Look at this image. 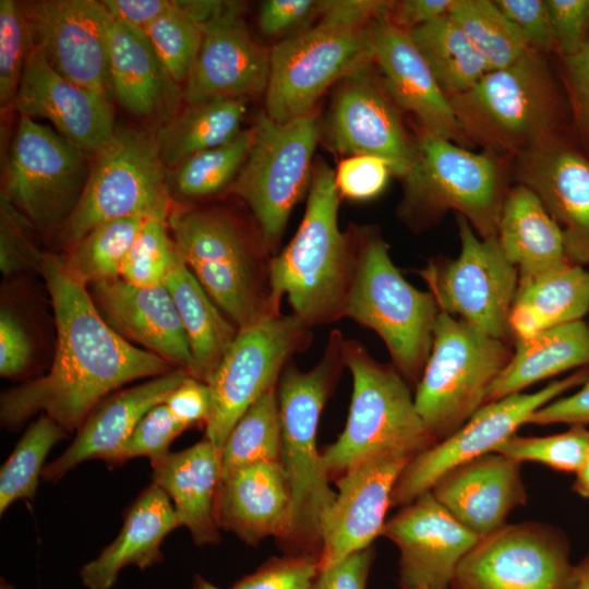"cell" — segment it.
<instances>
[{
	"label": "cell",
	"instance_id": "57",
	"mask_svg": "<svg viewBox=\"0 0 589 589\" xmlns=\"http://www.w3.org/2000/svg\"><path fill=\"white\" fill-rule=\"evenodd\" d=\"M528 423L589 425V378L575 393L558 397L539 408L529 418Z\"/></svg>",
	"mask_w": 589,
	"mask_h": 589
},
{
	"label": "cell",
	"instance_id": "27",
	"mask_svg": "<svg viewBox=\"0 0 589 589\" xmlns=\"http://www.w3.org/2000/svg\"><path fill=\"white\" fill-rule=\"evenodd\" d=\"M92 287L94 302L116 332L193 376L190 347L165 285L144 287L117 278Z\"/></svg>",
	"mask_w": 589,
	"mask_h": 589
},
{
	"label": "cell",
	"instance_id": "62",
	"mask_svg": "<svg viewBox=\"0 0 589 589\" xmlns=\"http://www.w3.org/2000/svg\"><path fill=\"white\" fill-rule=\"evenodd\" d=\"M575 589H589V552L576 565Z\"/></svg>",
	"mask_w": 589,
	"mask_h": 589
},
{
	"label": "cell",
	"instance_id": "40",
	"mask_svg": "<svg viewBox=\"0 0 589 589\" xmlns=\"http://www.w3.org/2000/svg\"><path fill=\"white\" fill-rule=\"evenodd\" d=\"M221 479L259 462L280 461L281 424L276 386L262 395L238 420L220 454Z\"/></svg>",
	"mask_w": 589,
	"mask_h": 589
},
{
	"label": "cell",
	"instance_id": "48",
	"mask_svg": "<svg viewBox=\"0 0 589 589\" xmlns=\"http://www.w3.org/2000/svg\"><path fill=\"white\" fill-rule=\"evenodd\" d=\"M320 570L313 554L274 556L230 589H311Z\"/></svg>",
	"mask_w": 589,
	"mask_h": 589
},
{
	"label": "cell",
	"instance_id": "38",
	"mask_svg": "<svg viewBox=\"0 0 589 589\" xmlns=\"http://www.w3.org/2000/svg\"><path fill=\"white\" fill-rule=\"evenodd\" d=\"M409 35L448 98L466 92L491 71L448 14L412 29Z\"/></svg>",
	"mask_w": 589,
	"mask_h": 589
},
{
	"label": "cell",
	"instance_id": "37",
	"mask_svg": "<svg viewBox=\"0 0 589 589\" xmlns=\"http://www.w3.org/2000/svg\"><path fill=\"white\" fill-rule=\"evenodd\" d=\"M243 98H214L185 104L154 133L166 168H176L199 153L225 145L243 131Z\"/></svg>",
	"mask_w": 589,
	"mask_h": 589
},
{
	"label": "cell",
	"instance_id": "16",
	"mask_svg": "<svg viewBox=\"0 0 589 589\" xmlns=\"http://www.w3.org/2000/svg\"><path fill=\"white\" fill-rule=\"evenodd\" d=\"M452 589H575L569 543L540 522L505 525L481 538L460 562Z\"/></svg>",
	"mask_w": 589,
	"mask_h": 589
},
{
	"label": "cell",
	"instance_id": "13",
	"mask_svg": "<svg viewBox=\"0 0 589 589\" xmlns=\"http://www.w3.org/2000/svg\"><path fill=\"white\" fill-rule=\"evenodd\" d=\"M309 326L293 314L269 313L238 329L207 381L212 406L206 438L220 452L242 414L277 381L311 340Z\"/></svg>",
	"mask_w": 589,
	"mask_h": 589
},
{
	"label": "cell",
	"instance_id": "47",
	"mask_svg": "<svg viewBox=\"0 0 589 589\" xmlns=\"http://www.w3.org/2000/svg\"><path fill=\"white\" fill-rule=\"evenodd\" d=\"M33 46L23 4L0 1V104L12 105L27 55Z\"/></svg>",
	"mask_w": 589,
	"mask_h": 589
},
{
	"label": "cell",
	"instance_id": "21",
	"mask_svg": "<svg viewBox=\"0 0 589 589\" xmlns=\"http://www.w3.org/2000/svg\"><path fill=\"white\" fill-rule=\"evenodd\" d=\"M243 7L239 1H223L215 16L201 26L200 51L182 88L185 104L221 97L247 99L266 92L271 49L248 29Z\"/></svg>",
	"mask_w": 589,
	"mask_h": 589
},
{
	"label": "cell",
	"instance_id": "17",
	"mask_svg": "<svg viewBox=\"0 0 589 589\" xmlns=\"http://www.w3.org/2000/svg\"><path fill=\"white\" fill-rule=\"evenodd\" d=\"M589 370H579L533 393H517L483 405L447 437L417 454L402 470L392 494L390 506H405L430 491L447 471L466 461L495 452L528 423L539 408L565 392L582 385Z\"/></svg>",
	"mask_w": 589,
	"mask_h": 589
},
{
	"label": "cell",
	"instance_id": "19",
	"mask_svg": "<svg viewBox=\"0 0 589 589\" xmlns=\"http://www.w3.org/2000/svg\"><path fill=\"white\" fill-rule=\"evenodd\" d=\"M33 44L67 80L108 98L111 15L103 1L39 0L23 4Z\"/></svg>",
	"mask_w": 589,
	"mask_h": 589
},
{
	"label": "cell",
	"instance_id": "41",
	"mask_svg": "<svg viewBox=\"0 0 589 589\" xmlns=\"http://www.w3.org/2000/svg\"><path fill=\"white\" fill-rule=\"evenodd\" d=\"M491 71L510 65L530 48L507 16L491 0H454L448 13Z\"/></svg>",
	"mask_w": 589,
	"mask_h": 589
},
{
	"label": "cell",
	"instance_id": "9",
	"mask_svg": "<svg viewBox=\"0 0 589 589\" xmlns=\"http://www.w3.org/2000/svg\"><path fill=\"white\" fill-rule=\"evenodd\" d=\"M342 358L352 376V395L344 431L322 454L329 477L377 454L417 455L436 443L395 366L377 362L354 340L344 339Z\"/></svg>",
	"mask_w": 589,
	"mask_h": 589
},
{
	"label": "cell",
	"instance_id": "36",
	"mask_svg": "<svg viewBox=\"0 0 589 589\" xmlns=\"http://www.w3.org/2000/svg\"><path fill=\"white\" fill-rule=\"evenodd\" d=\"M179 314L194 363L193 377L207 383L232 344L238 327L180 259L165 279Z\"/></svg>",
	"mask_w": 589,
	"mask_h": 589
},
{
	"label": "cell",
	"instance_id": "35",
	"mask_svg": "<svg viewBox=\"0 0 589 589\" xmlns=\"http://www.w3.org/2000/svg\"><path fill=\"white\" fill-rule=\"evenodd\" d=\"M587 365L589 325L582 320L516 339L515 350L493 383L488 402L522 393L539 381Z\"/></svg>",
	"mask_w": 589,
	"mask_h": 589
},
{
	"label": "cell",
	"instance_id": "59",
	"mask_svg": "<svg viewBox=\"0 0 589 589\" xmlns=\"http://www.w3.org/2000/svg\"><path fill=\"white\" fill-rule=\"evenodd\" d=\"M454 0L389 1L385 19L394 26L409 33L448 13Z\"/></svg>",
	"mask_w": 589,
	"mask_h": 589
},
{
	"label": "cell",
	"instance_id": "10",
	"mask_svg": "<svg viewBox=\"0 0 589 589\" xmlns=\"http://www.w3.org/2000/svg\"><path fill=\"white\" fill-rule=\"evenodd\" d=\"M510 357L506 341L440 311L413 397L435 442L454 433L488 402L489 392Z\"/></svg>",
	"mask_w": 589,
	"mask_h": 589
},
{
	"label": "cell",
	"instance_id": "3",
	"mask_svg": "<svg viewBox=\"0 0 589 589\" xmlns=\"http://www.w3.org/2000/svg\"><path fill=\"white\" fill-rule=\"evenodd\" d=\"M335 171L324 161L313 167L306 208L288 245L268 263L271 305L279 312L284 296L292 314L309 327L344 317L356 262V236L338 224Z\"/></svg>",
	"mask_w": 589,
	"mask_h": 589
},
{
	"label": "cell",
	"instance_id": "7",
	"mask_svg": "<svg viewBox=\"0 0 589 589\" xmlns=\"http://www.w3.org/2000/svg\"><path fill=\"white\" fill-rule=\"evenodd\" d=\"M168 226L180 259L206 293L239 328L278 313L271 305L268 251H261L240 224L216 208H175Z\"/></svg>",
	"mask_w": 589,
	"mask_h": 589
},
{
	"label": "cell",
	"instance_id": "24",
	"mask_svg": "<svg viewBox=\"0 0 589 589\" xmlns=\"http://www.w3.org/2000/svg\"><path fill=\"white\" fill-rule=\"evenodd\" d=\"M514 160L517 183L533 191L560 226L568 262L589 265V159L557 135Z\"/></svg>",
	"mask_w": 589,
	"mask_h": 589
},
{
	"label": "cell",
	"instance_id": "53",
	"mask_svg": "<svg viewBox=\"0 0 589 589\" xmlns=\"http://www.w3.org/2000/svg\"><path fill=\"white\" fill-rule=\"evenodd\" d=\"M327 0H266L259 11V25L266 36L290 35L309 26L324 11Z\"/></svg>",
	"mask_w": 589,
	"mask_h": 589
},
{
	"label": "cell",
	"instance_id": "44",
	"mask_svg": "<svg viewBox=\"0 0 589 589\" xmlns=\"http://www.w3.org/2000/svg\"><path fill=\"white\" fill-rule=\"evenodd\" d=\"M168 216L169 213H157L145 218L123 261L120 278L136 286L164 285L180 260Z\"/></svg>",
	"mask_w": 589,
	"mask_h": 589
},
{
	"label": "cell",
	"instance_id": "51",
	"mask_svg": "<svg viewBox=\"0 0 589 589\" xmlns=\"http://www.w3.org/2000/svg\"><path fill=\"white\" fill-rule=\"evenodd\" d=\"M518 29L530 49L556 51L546 0H494Z\"/></svg>",
	"mask_w": 589,
	"mask_h": 589
},
{
	"label": "cell",
	"instance_id": "12",
	"mask_svg": "<svg viewBox=\"0 0 589 589\" xmlns=\"http://www.w3.org/2000/svg\"><path fill=\"white\" fill-rule=\"evenodd\" d=\"M254 140L231 190L252 211L268 250L281 238L297 203L309 192L320 123L313 110L287 122L262 111Z\"/></svg>",
	"mask_w": 589,
	"mask_h": 589
},
{
	"label": "cell",
	"instance_id": "6",
	"mask_svg": "<svg viewBox=\"0 0 589 589\" xmlns=\"http://www.w3.org/2000/svg\"><path fill=\"white\" fill-rule=\"evenodd\" d=\"M356 262L344 317L374 330L406 381H419L429 358L440 308L430 291L413 287L372 227L356 233Z\"/></svg>",
	"mask_w": 589,
	"mask_h": 589
},
{
	"label": "cell",
	"instance_id": "49",
	"mask_svg": "<svg viewBox=\"0 0 589 589\" xmlns=\"http://www.w3.org/2000/svg\"><path fill=\"white\" fill-rule=\"evenodd\" d=\"M187 428L169 411L165 402L153 407L137 423L127 441L120 456V462L146 456L152 467L168 457L172 441Z\"/></svg>",
	"mask_w": 589,
	"mask_h": 589
},
{
	"label": "cell",
	"instance_id": "46",
	"mask_svg": "<svg viewBox=\"0 0 589 589\" xmlns=\"http://www.w3.org/2000/svg\"><path fill=\"white\" fill-rule=\"evenodd\" d=\"M495 452L520 464L539 462L556 471L576 473L589 453V430L584 425H570L567 431L553 435H514Z\"/></svg>",
	"mask_w": 589,
	"mask_h": 589
},
{
	"label": "cell",
	"instance_id": "45",
	"mask_svg": "<svg viewBox=\"0 0 589 589\" xmlns=\"http://www.w3.org/2000/svg\"><path fill=\"white\" fill-rule=\"evenodd\" d=\"M145 34L168 75L176 83L184 84L202 44L201 26L172 0L168 10L147 25Z\"/></svg>",
	"mask_w": 589,
	"mask_h": 589
},
{
	"label": "cell",
	"instance_id": "11",
	"mask_svg": "<svg viewBox=\"0 0 589 589\" xmlns=\"http://www.w3.org/2000/svg\"><path fill=\"white\" fill-rule=\"evenodd\" d=\"M93 161L81 197L61 228L60 241L68 250L103 223L170 213L169 179L155 134L117 127Z\"/></svg>",
	"mask_w": 589,
	"mask_h": 589
},
{
	"label": "cell",
	"instance_id": "15",
	"mask_svg": "<svg viewBox=\"0 0 589 589\" xmlns=\"http://www.w3.org/2000/svg\"><path fill=\"white\" fill-rule=\"evenodd\" d=\"M89 159L51 128L20 116L1 195L28 223L49 226L64 221L81 197Z\"/></svg>",
	"mask_w": 589,
	"mask_h": 589
},
{
	"label": "cell",
	"instance_id": "31",
	"mask_svg": "<svg viewBox=\"0 0 589 589\" xmlns=\"http://www.w3.org/2000/svg\"><path fill=\"white\" fill-rule=\"evenodd\" d=\"M178 526L169 496L152 483L128 507L116 540L97 558L82 567L83 585L88 589H111L123 567L135 565L144 569L161 562L160 545Z\"/></svg>",
	"mask_w": 589,
	"mask_h": 589
},
{
	"label": "cell",
	"instance_id": "18",
	"mask_svg": "<svg viewBox=\"0 0 589 589\" xmlns=\"http://www.w3.org/2000/svg\"><path fill=\"white\" fill-rule=\"evenodd\" d=\"M398 109L371 65L359 70L340 81L334 95L322 133L325 144L339 154L382 158L402 179L414 161L417 144Z\"/></svg>",
	"mask_w": 589,
	"mask_h": 589
},
{
	"label": "cell",
	"instance_id": "28",
	"mask_svg": "<svg viewBox=\"0 0 589 589\" xmlns=\"http://www.w3.org/2000/svg\"><path fill=\"white\" fill-rule=\"evenodd\" d=\"M187 376L182 369L172 370L104 398L81 424L73 443L44 467L43 478L56 482L89 459L119 464L121 452L141 419L153 407L165 402Z\"/></svg>",
	"mask_w": 589,
	"mask_h": 589
},
{
	"label": "cell",
	"instance_id": "14",
	"mask_svg": "<svg viewBox=\"0 0 589 589\" xmlns=\"http://www.w3.org/2000/svg\"><path fill=\"white\" fill-rule=\"evenodd\" d=\"M457 257L431 263L420 274L441 311L506 341L512 336L508 317L518 289V269L497 237L481 238L461 215H457Z\"/></svg>",
	"mask_w": 589,
	"mask_h": 589
},
{
	"label": "cell",
	"instance_id": "22",
	"mask_svg": "<svg viewBox=\"0 0 589 589\" xmlns=\"http://www.w3.org/2000/svg\"><path fill=\"white\" fill-rule=\"evenodd\" d=\"M382 534L398 548L401 589H448L460 562L481 539L431 491L402 506Z\"/></svg>",
	"mask_w": 589,
	"mask_h": 589
},
{
	"label": "cell",
	"instance_id": "39",
	"mask_svg": "<svg viewBox=\"0 0 589 589\" xmlns=\"http://www.w3.org/2000/svg\"><path fill=\"white\" fill-rule=\"evenodd\" d=\"M146 217L130 216L94 227L61 255L65 271L85 286L120 278L123 261Z\"/></svg>",
	"mask_w": 589,
	"mask_h": 589
},
{
	"label": "cell",
	"instance_id": "64",
	"mask_svg": "<svg viewBox=\"0 0 589 589\" xmlns=\"http://www.w3.org/2000/svg\"><path fill=\"white\" fill-rule=\"evenodd\" d=\"M588 325H589V323H588Z\"/></svg>",
	"mask_w": 589,
	"mask_h": 589
},
{
	"label": "cell",
	"instance_id": "56",
	"mask_svg": "<svg viewBox=\"0 0 589 589\" xmlns=\"http://www.w3.org/2000/svg\"><path fill=\"white\" fill-rule=\"evenodd\" d=\"M373 560L372 546L357 551L339 563L320 570L311 589H366Z\"/></svg>",
	"mask_w": 589,
	"mask_h": 589
},
{
	"label": "cell",
	"instance_id": "63",
	"mask_svg": "<svg viewBox=\"0 0 589 589\" xmlns=\"http://www.w3.org/2000/svg\"><path fill=\"white\" fill-rule=\"evenodd\" d=\"M193 589H219V588L212 585L211 582L205 580L203 577L196 575L194 577Z\"/></svg>",
	"mask_w": 589,
	"mask_h": 589
},
{
	"label": "cell",
	"instance_id": "34",
	"mask_svg": "<svg viewBox=\"0 0 589 589\" xmlns=\"http://www.w3.org/2000/svg\"><path fill=\"white\" fill-rule=\"evenodd\" d=\"M587 313L589 272L584 266L567 262L518 283L508 325L516 340L580 321Z\"/></svg>",
	"mask_w": 589,
	"mask_h": 589
},
{
	"label": "cell",
	"instance_id": "58",
	"mask_svg": "<svg viewBox=\"0 0 589 589\" xmlns=\"http://www.w3.org/2000/svg\"><path fill=\"white\" fill-rule=\"evenodd\" d=\"M563 59L573 109L589 139V41L577 53Z\"/></svg>",
	"mask_w": 589,
	"mask_h": 589
},
{
	"label": "cell",
	"instance_id": "25",
	"mask_svg": "<svg viewBox=\"0 0 589 589\" xmlns=\"http://www.w3.org/2000/svg\"><path fill=\"white\" fill-rule=\"evenodd\" d=\"M521 464L493 452L458 465L430 490L449 514L479 538L506 524L509 513L527 502Z\"/></svg>",
	"mask_w": 589,
	"mask_h": 589
},
{
	"label": "cell",
	"instance_id": "30",
	"mask_svg": "<svg viewBox=\"0 0 589 589\" xmlns=\"http://www.w3.org/2000/svg\"><path fill=\"white\" fill-rule=\"evenodd\" d=\"M109 72L112 95L133 116L160 125L181 109L182 88L164 69L145 32L112 16Z\"/></svg>",
	"mask_w": 589,
	"mask_h": 589
},
{
	"label": "cell",
	"instance_id": "50",
	"mask_svg": "<svg viewBox=\"0 0 589 589\" xmlns=\"http://www.w3.org/2000/svg\"><path fill=\"white\" fill-rule=\"evenodd\" d=\"M392 173L389 165L382 158L354 155L339 163L335 171V182L340 195L364 201L381 194Z\"/></svg>",
	"mask_w": 589,
	"mask_h": 589
},
{
	"label": "cell",
	"instance_id": "54",
	"mask_svg": "<svg viewBox=\"0 0 589 589\" xmlns=\"http://www.w3.org/2000/svg\"><path fill=\"white\" fill-rule=\"evenodd\" d=\"M32 344L21 322L9 310L0 313V374L21 375L29 365Z\"/></svg>",
	"mask_w": 589,
	"mask_h": 589
},
{
	"label": "cell",
	"instance_id": "26",
	"mask_svg": "<svg viewBox=\"0 0 589 589\" xmlns=\"http://www.w3.org/2000/svg\"><path fill=\"white\" fill-rule=\"evenodd\" d=\"M374 47L383 84L398 108L413 115L424 131L464 147L471 144L409 33L381 16L374 27Z\"/></svg>",
	"mask_w": 589,
	"mask_h": 589
},
{
	"label": "cell",
	"instance_id": "60",
	"mask_svg": "<svg viewBox=\"0 0 589 589\" xmlns=\"http://www.w3.org/2000/svg\"><path fill=\"white\" fill-rule=\"evenodd\" d=\"M172 0H103L110 15L145 32L147 25L168 10Z\"/></svg>",
	"mask_w": 589,
	"mask_h": 589
},
{
	"label": "cell",
	"instance_id": "42",
	"mask_svg": "<svg viewBox=\"0 0 589 589\" xmlns=\"http://www.w3.org/2000/svg\"><path fill=\"white\" fill-rule=\"evenodd\" d=\"M253 128L233 141L191 156L171 169L175 191L189 199L206 197L231 188L253 145Z\"/></svg>",
	"mask_w": 589,
	"mask_h": 589
},
{
	"label": "cell",
	"instance_id": "61",
	"mask_svg": "<svg viewBox=\"0 0 589 589\" xmlns=\"http://www.w3.org/2000/svg\"><path fill=\"white\" fill-rule=\"evenodd\" d=\"M575 474L573 490L581 497L589 500V453Z\"/></svg>",
	"mask_w": 589,
	"mask_h": 589
},
{
	"label": "cell",
	"instance_id": "55",
	"mask_svg": "<svg viewBox=\"0 0 589 589\" xmlns=\"http://www.w3.org/2000/svg\"><path fill=\"white\" fill-rule=\"evenodd\" d=\"M165 405L187 429L207 421L211 412V389L206 382L187 376L167 397Z\"/></svg>",
	"mask_w": 589,
	"mask_h": 589
},
{
	"label": "cell",
	"instance_id": "8",
	"mask_svg": "<svg viewBox=\"0 0 589 589\" xmlns=\"http://www.w3.org/2000/svg\"><path fill=\"white\" fill-rule=\"evenodd\" d=\"M414 161L402 178L401 214L424 225L447 211L465 217L483 239L497 237L506 187L505 159L474 153L449 140L419 130Z\"/></svg>",
	"mask_w": 589,
	"mask_h": 589
},
{
	"label": "cell",
	"instance_id": "52",
	"mask_svg": "<svg viewBox=\"0 0 589 589\" xmlns=\"http://www.w3.org/2000/svg\"><path fill=\"white\" fill-rule=\"evenodd\" d=\"M556 51L563 58L589 41V0H546Z\"/></svg>",
	"mask_w": 589,
	"mask_h": 589
},
{
	"label": "cell",
	"instance_id": "32",
	"mask_svg": "<svg viewBox=\"0 0 589 589\" xmlns=\"http://www.w3.org/2000/svg\"><path fill=\"white\" fill-rule=\"evenodd\" d=\"M220 458V452L205 437L153 466V483L172 501L179 525L189 529L199 545L220 540L215 518Z\"/></svg>",
	"mask_w": 589,
	"mask_h": 589
},
{
	"label": "cell",
	"instance_id": "43",
	"mask_svg": "<svg viewBox=\"0 0 589 589\" xmlns=\"http://www.w3.org/2000/svg\"><path fill=\"white\" fill-rule=\"evenodd\" d=\"M65 431L43 413L26 430L0 471V513L15 501L33 498L45 458Z\"/></svg>",
	"mask_w": 589,
	"mask_h": 589
},
{
	"label": "cell",
	"instance_id": "4",
	"mask_svg": "<svg viewBox=\"0 0 589 589\" xmlns=\"http://www.w3.org/2000/svg\"><path fill=\"white\" fill-rule=\"evenodd\" d=\"M342 344L341 334L333 332L313 369L300 371L289 362L279 378L280 462L291 495L289 529L284 542L316 556L315 548L321 549V520L336 496L317 450L316 434L322 410L345 366Z\"/></svg>",
	"mask_w": 589,
	"mask_h": 589
},
{
	"label": "cell",
	"instance_id": "29",
	"mask_svg": "<svg viewBox=\"0 0 589 589\" xmlns=\"http://www.w3.org/2000/svg\"><path fill=\"white\" fill-rule=\"evenodd\" d=\"M290 505L289 482L281 462H259L220 480L215 518L218 528L256 545L271 536L285 540Z\"/></svg>",
	"mask_w": 589,
	"mask_h": 589
},
{
	"label": "cell",
	"instance_id": "5",
	"mask_svg": "<svg viewBox=\"0 0 589 589\" xmlns=\"http://www.w3.org/2000/svg\"><path fill=\"white\" fill-rule=\"evenodd\" d=\"M544 56L529 49L516 62L489 71L472 87L448 98L471 144L515 159L558 135L560 98Z\"/></svg>",
	"mask_w": 589,
	"mask_h": 589
},
{
	"label": "cell",
	"instance_id": "20",
	"mask_svg": "<svg viewBox=\"0 0 589 589\" xmlns=\"http://www.w3.org/2000/svg\"><path fill=\"white\" fill-rule=\"evenodd\" d=\"M416 455L393 450L365 458L339 474L337 493L320 525V569L371 546L383 533L396 482Z\"/></svg>",
	"mask_w": 589,
	"mask_h": 589
},
{
	"label": "cell",
	"instance_id": "2",
	"mask_svg": "<svg viewBox=\"0 0 589 589\" xmlns=\"http://www.w3.org/2000/svg\"><path fill=\"white\" fill-rule=\"evenodd\" d=\"M388 5L328 0L314 22L271 48L265 113L277 122L304 116L332 84L375 64L374 27Z\"/></svg>",
	"mask_w": 589,
	"mask_h": 589
},
{
	"label": "cell",
	"instance_id": "23",
	"mask_svg": "<svg viewBox=\"0 0 589 589\" xmlns=\"http://www.w3.org/2000/svg\"><path fill=\"white\" fill-rule=\"evenodd\" d=\"M12 105L20 116L50 121L89 158L106 146L117 129L110 98L63 77L34 44Z\"/></svg>",
	"mask_w": 589,
	"mask_h": 589
},
{
	"label": "cell",
	"instance_id": "1",
	"mask_svg": "<svg viewBox=\"0 0 589 589\" xmlns=\"http://www.w3.org/2000/svg\"><path fill=\"white\" fill-rule=\"evenodd\" d=\"M51 298L57 344L49 372L4 392L0 418L10 429L43 412L64 431L79 429L110 392L146 377L169 373L170 363L116 332L87 291L65 271L61 256L38 253Z\"/></svg>",
	"mask_w": 589,
	"mask_h": 589
},
{
	"label": "cell",
	"instance_id": "33",
	"mask_svg": "<svg viewBox=\"0 0 589 589\" xmlns=\"http://www.w3.org/2000/svg\"><path fill=\"white\" fill-rule=\"evenodd\" d=\"M497 239L517 267L519 281L568 262L560 226L538 195L519 183L510 188L505 197Z\"/></svg>",
	"mask_w": 589,
	"mask_h": 589
}]
</instances>
